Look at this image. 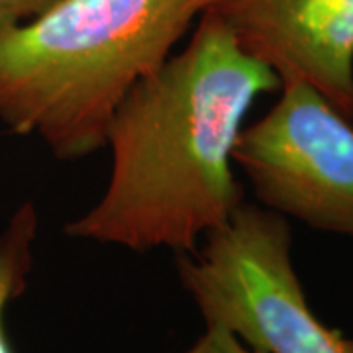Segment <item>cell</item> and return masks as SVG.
Wrapping results in <instances>:
<instances>
[{"label":"cell","mask_w":353,"mask_h":353,"mask_svg":"<svg viewBox=\"0 0 353 353\" xmlns=\"http://www.w3.org/2000/svg\"><path fill=\"white\" fill-rule=\"evenodd\" d=\"M275 90L279 77L206 10L187 46L116 108L106 189L65 234L134 252H194L243 202L234 145L253 102Z\"/></svg>","instance_id":"1"},{"label":"cell","mask_w":353,"mask_h":353,"mask_svg":"<svg viewBox=\"0 0 353 353\" xmlns=\"http://www.w3.org/2000/svg\"><path fill=\"white\" fill-rule=\"evenodd\" d=\"M218 0H57L0 32V122L61 161L106 145L112 116Z\"/></svg>","instance_id":"2"},{"label":"cell","mask_w":353,"mask_h":353,"mask_svg":"<svg viewBox=\"0 0 353 353\" xmlns=\"http://www.w3.org/2000/svg\"><path fill=\"white\" fill-rule=\"evenodd\" d=\"M176 271L206 326L263 353H353V341L312 312L292 261L287 218L241 202Z\"/></svg>","instance_id":"3"},{"label":"cell","mask_w":353,"mask_h":353,"mask_svg":"<svg viewBox=\"0 0 353 353\" xmlns=\"http://www.w3.org/2000/svg\"><path fill=\"white\" fill-rule=\"evenodd\" d=\"M234 165L267 210L353 240V122L316 88L290 83L241 128Z\"/></svg>","instance_id":"4"},{"label":"cell","mask_w":353,"mask_h":353,"mask_svg":"<svg viewBox=\"0 0 353 353\" xmlns=\"http://www.w3.org/2000/svg\"><path fill=\"white\" fill-rule=\"evenodd\" d=\"M283 85L316 88L353 110V0H218L210 8Z\"/></svg>","instance_id":"5"},{"label":"cell","mask_w":353,"mask_h":353,"mask_svg":"<svg viewBox=\"0 0 353 353\" xmlns=\"http://www.w3.org/2000/svg\"><path fill=\"white\" fill-rule=\"evenodd\" d=\"M38 212L32 204L20 206L0 234V353H12L4 334V310L26 289L34 263Z\"/></svg>","instance_id":"6"},{"label":"cell","mask_w":353,"mask_h":353,"mask_svg":"<svg viewBox=\"0 0 353 353\" xmlns=\"http://www.w3.org/2000/svg\"><path fill=\"white\" fill-rule=\"evenodd\" d=\"M183 353H263L238 340L220 326H206L204 334Z\"/></svg>","instance_id":"7"},{"label":"cell","mask_w":353,"mask_h":353,"mask_svg":"<svg viewBox=\"0 0 353 353\" xmlns=\"http://www.w3.org/2000/svg\"><path fill=\"white\" fill-rule=\"evenodd\" d=\"M55 2L57 0H0V32L34 20Z\"/></svg>","instance_id":"8"},{"label":"cell","mask_w":353,"mask_h":353,"mask_svg":"<svg viewBox=\"0 0 353 353\" xmlns=\"http://www.w3.org/2000/svg\"><path fill=\"white\" fill-rule=\"evenodd\" d=\"M350 118H352V122H353V110H352V114H350Z\"/></svg>","instance_id":"9"},{"label":"cell","mask_w":353,"mask_h":353,"mask_svg":"<svg viewBox=\"0 0 353 353\" xmlns=\"http://www.w3.org/2000/svg\"><path fill=\"white\" fill-rule=\"evenodd\" d=\"M352 341H353V338H352Z\"/></svg>","instance_id":"10"}]
</instances>
